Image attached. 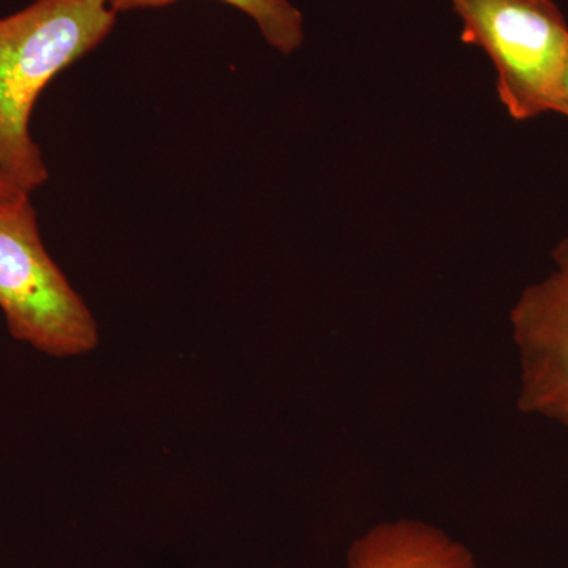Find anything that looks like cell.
<instances>
[{
    "instance_id": "obj_1",
    "label": "cell",
    "mask_w": 568,
    "mask_h": 568,
    "mask_svg": "<svg viewBox=\"0 0 568 568\" xmlns=\"http://www.w3.org/2000/svg\"><path fill=\"white\" fill-rule=\"evenodd\" d=\"M111 0H36L0 20V173L32 194L48 168L31 134L41 92L114 29Z\"/></svg>"
},
{
    "instance_id": "obj_2",
    "label": "cell",
    "mask_w": 568,
    "mask_h": 568,
    "mask_svg": "<svg viewBox=\"0 0 568 568\" xmlns=\"http://www.w3.org/2000/svg\"><path fill=\"white\" fill-rule=\"evenodd\" d=\"M0 310L10 335L51 357L99 346V324L41 239L31 194L0 207Z\"/></svg>"
},
{
    "instance_id": "obj_3",
    "label": "cell",
    "mask_w": 568,
    "mask_h": 568,
    "mask_svg": "<svg viewBox=\"0 0 568 568\" xmlns=\"http://www.w3.org/2000/svg\"><path fill=\"white\" fill-rule=\"evenodd\" d=\"M462 40L487 52L508 114L528 121L555 112L568 55V26L552 0H452Z\"/></svg>"
},
{
    "instance_id": "obj_4",
    "label": "cell",
    "mask_w": 568,
    "mask_h": 568,
    "mask_svg": "<svg viewBox=\"0 0 568 568\" xmlns=\"http://www.w3.org/2000/svg\"><path fill=\"white\" fill-rule=\"evenodd\" d=\"M555 271L523 291L510 313L523 414L568 428V239L552 252Z\"/></svg>"
},
{
    "instance_id": "obj_5",
    "label": "cell",
    "mask_w": 568,
    "mask_h": 568,
    "mask_svg": "<svg viewBox=\"0 0 568 568\" xmlns=\"http://www.w3.org/2000/svg\"><path fill=\"white\" fill-rule=\"evenodd\" d=\"M345 568H480L467 545L432 523L387 519L349 545Z\"/></svg>"
},
{
    "instance_id": "obj_6",
    "label": "cell",
    "mask_w": 568,
    "mask_h": 568,
    "mask_svg": "<svg viewBox=\"0 0 568 568\" xmlns=\"http://www.w3.org/2000/svg\"><path fill=\"white\" fill-rule=\"evenodd\" d=\"M179 0H111L115 11L160 9ZM244 11L260 28L265 41L284 55L293 54L305 40L304 14L290 0H219Z\"/></svg>"
},
{
    "instance_id": "obj_7",
    "label": "cell",
    "mask_w": 568,
    "mask_h": 568,
    "mask_svg": "<svg viewBox=\"0 0 568 568\" xmlns=\"http://www.w3.org/2000/svg\"><path fill=\"white\" fill-rule=\"evenodd\" d=\"M555 112L568 118V55L562 74H560L558 93H556Z\"/></svg>"
},
{
    "instance_id": "obj_8",
    "label": "cell",
    "mask_w": 568,
    "mask_h": 568,
    "mask_svg": "<svg viewBox=\"0 0 568 568\" xmlns=\"http://www.w3.org/2000/svg\"><path fill=\"white\" fill-rule=\"evenodd\" d=\"M22 194L26 193L18 192V190L14 189L6 178H3V174L0 173V207L11 203V201L17 200V197L22 196Z\"/></svg>"
}]
</instances>
